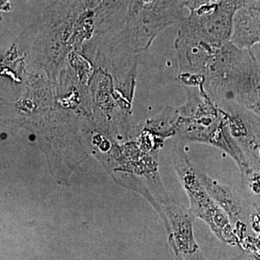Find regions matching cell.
Here are the masks:
<instances>
[{
	"label": "cell",
	"instance_id": "cell-4",
	"mask_svg": "<svg viewBox=\"0 0 260 260\" xmlns=\"http://www.w3.org/2000/svg\"><path fill=\"white\" fill-rule=\"evenodd\" d=\"M201 184L227 214L232 225L246 221L249 209L244 198L230 186L223 185L204 173H198Z\"/></svg>",
	"mask_w": 260,
	"mask_h": 260
},
{
	"label": "cell",
	"instance_id": "cell-8",
	"mask_svg": "<svg viewBox=\"0 0 260 260\" xmlns=\"http://www.w3.org/2000/svg\"><path fill=\"white\" fill-rule=\"evenodd\" d=\"M228 4L232 5L236 10H239L246 5L251 4L258 0H224Z\"/></svg>",
	"mask_w": 260,
	"mask_h": 260
},
{
	"label": "cell",
	"instance_id": "cell-9",
	"mask_svg": "<svg viewBox=\"0 0 260 260\" xmlns=\"http://www.w3.org/2000/svg\"><path fill=\"white\" fill-rule=\"evenodd\" d=\"M103 0H83L85 10H94L102 3Z\"/></svg>",
	"mask_w": 260,
	"mask_h": 260
},
{
	"label": "cell",
	"instance_id": "cell-2",
	"mask_svg": "<svg viewBox=\"0 0 260 260\" xmlns=\"http://www.w3.org/2000/svg\"><path fill=\"white\" fill-rule=\"evenodd\" d=\"M203 79L215 104L234 102L260 117V44L239 49L228 43L210 59Z\"/></svg>",
	"mask_w": 260,
	"mask_h": 260
},
{
	"label": "cell",
	"instance_id": "cell-3",
	"mask_svg": "<svg viewBox=\"0 0 260 260\" xmlns=\"http://www.w3.org/2000/svg\"><path fill=\"white\" fill-rule=\"evenodd\" d=\"M184 143L176 140L173 150V161L179 181L189 201L188 208L195 218L205 221L213 232L223 240L233 241L232 225L229 216L210 196L200 182L192 164L185 150Z\"/></svg>",
	"mask_w": 260,
	"mask_h": 260
},
{
	"label": "cell",
	"instance_id": "cell-6",
	"mask_svg": "<svg viewBox=\"0 0 260 260\" xmlns=\"http://www.w3.org/2000/svg\"><path fill=\"white\" fill-rule=\"evenodd\" d=\"M133 0H103L94 11L93 37L116 31L124 26Z\"/></svg>",
	"mask_w": 260,
	"mask_h": 260
},
{
	"label": "cell",
	"instance_id": "cell-1",
	"mask_svg": "<svg viewBox=\"0 0 260 260\" xmlns=\"http://www.w3.org/2000/svg\"><path fill=\"white\" fill-rule=\"evenodd\" d=\"M237 10L224 0L189 12L175 41L178 78H203L210 59L232 39Z\"/></svg>",
	"mask_w": 260,
	"mask_h": 260
},
{
	"label": "cell",
	"instance_id": "cell-5",
	"mask_svg": "<svg viewBox=\"0 0 260 260\" xmlns=\"http://www.w3.org/2000/svg\"><path fill=\"white\" fill-rule=\"evenodd\" d=\"M231 42L239 49L260 44V0L237 10Z\"/></svg>",
	"mask_w": 260,
	"mask_h": 260
},
{
	"label": "cell",
	"instance_id": "cell-7",
	"mask_svg": "<svg viewBox=\"0 0 260 260\" xmlns=\"http://www.w3.org/2000/svg\"><path fill=\"white\" fill-rule=\"evenodd\" d=\"M220 1L221 0H184V6L189 12H191L198 9L200 7L219 3Z\"/></svg>",
	"mask_w": 260,
	"mask_h": 260
}]
</instances>
